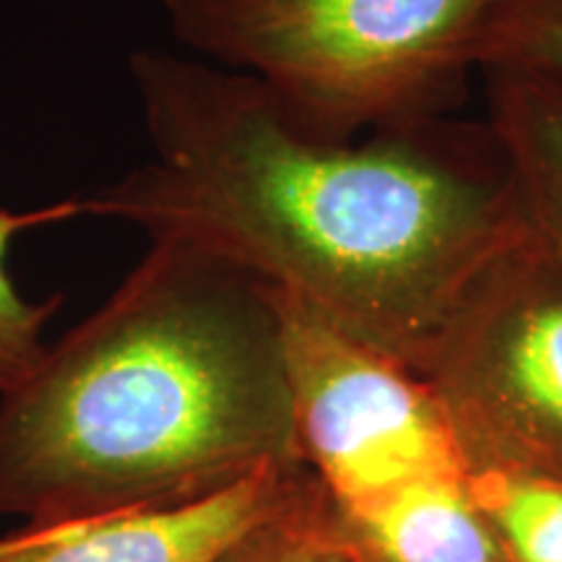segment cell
Returning <instances> with one entry per match:
<instances>
[{
	"mask_svg": "<svg viewBox=\"0 0 562 562\" xmlns=\"http://www.w3.org/2000/svg\"><path fill=\"white\" fill-rule=\"evenodd\" d=\"M271 463H305L277 307L178 237L0 396V516L26 526L201 501Z\"/></svg>",
	"mask_w": 562,
	"mask_h": 562,
	"instance_id": "cell-2",
	"label": "cell"
},
{
	"mask_svg": "<svg viewBox=\"0 0 562 562\" xmlns=\"http://www.w3.org/2000/svg\"><path fill=\"white\" fill-rule=\"evenodd\" d=\"M469 474L562 482V258L526 232L484 266L427 357Z\"/></svg>",
	"mask_w": 562,
	"mask_h": 562,
	"instance_id": "cell-4",
	"label": "cell"
},
{
	"mask_svg": "<svg viewBox=\"0 0 562 562\" xmlns=\"http://www.w3.org/2000/svg\"><path fill=\"white\" fill-rule=\"evenodd\" d=\"M480 74H518L562 87V0H495Z\"/></svg>",
	"mask_w": 562,
	"mask_h": 562,
	"instance_id": "cell-12",
	"label": "cell"
},
{
	"mask_svg": "<svg viewBox=\"0 0 562 562\" xmlns=\"http://www.w3.org/2000/svg\"><path fill=\"white\" fill-rule=\"evenodd\" d=\"M131 76L151 159L83 214L191 243L419 375L469 284L529 232L490 131L328 140L237 70L138 50Z\"/></svg>",
	"mask_w": 562,
	"mask_h": 562,
	"instance_id": "cell-1",
	"label": "cell"
},
{
	"mask_svg": "<svg viewBox=\"0 0 562 562\" xmlns=\"http://www.w3.org/2000/svg\"><path fill=\"white\" fill-rule=\"evenodd\" d=\"M81 214L83 203L79 199L30 211L0 209V396L16 389L37 368L47 349V344L42 341V331L58 307V297L30 302L16 290L9 266H5L11 240L26 229L66 222Z\"/></svg>",
	"mask_w": 562,
	"mask_h": 562,
	"instance_id": "cell-10",
	"label": "cell"
},
{
	"mask_svg": "<svg viewBox=\"0 0 562 562\" xmlns=\"http://www.w3.org/2000/svg\"><path fill=\"white\" fill-rule=\"evenodd\" d=\"M495 0H165L175 40L250 76L311 136L438 123L480 74Z\"/></svg>",
	"mask_w": 562,
	"mask_h": 562,
	"instance_id": "cell-3",
	"label": "cell"
},
{
	"mask_svg": "<svg viewBox=\"0 0 562 562\" xmlns=\"http://www.w3.org/2000/svg\"><path fill=\"white\" fill-rule=\"evenodd\" d=\"M469 490L508 562H562V482L474 472Z\"/></svg>",
	"mask_w": 562,
	"mask_h": 562,
	"instance_id": "cell-9",
	"label": "cell"
},
{
	"mask_svg": "<svg viewBox=\"0 0 562 562\" xmlns=\"http://www.w3.org/2000/svg\"><path fill=\"white\" fill-rule=\"evenodd\" d=\"M311 476L305 463H271L201 501L24 526L0 537V562H214Z\"/></svg>",
	"mask_w": 562,
	"mask_h": 562,
	"instance_id": "cell-6",
	"label": "cell"
},
{
	"mask_svg": "<svg viewBox=\"0 0 562 562\" xmlns=\"http://www.w3.org/2000/svg\"><path fill=\"white\" fill-rule=\"evenodd\" d=\"M334 508L351 562H508L467 472L422 476Z\"/></svg>",
	"mask_w": 562,
	"mask_h": 562,
	"instance_id": "cell-7",
	"label": "cell"
},
{
	"mask_svg": "<svg viewBox=\"0 0 562 562\" xmlns=\"http://www.w3.org/2000/svg\"><path fill=\"white\" fill-rule=\"evenodd\" d=\"M269 290V286H266ZM302 461L341 508L406 482L467 472L427 378L273 292Z\"/></svg>",
	"mask_w": 562,
	"mask_h": 562,
	"instance_id": "cell-5",
	"label": "cell"
},
{
	"mask_svg": "<svg viewBox=\"0 0 562 562\" xmlns=\"http://www.w3.org/2000/svg\"><path fill=\"white\" fill-rule=\"evenodd\" d=\"M214 562H351L328 492L311 476L290 503L252 526Z\"/></svg>",
	"mask_w": 562,
	"mask_h": 562,
	"instance_id": "cell-11",
	"label": "cell"
},
{
	"mask_svg": "<svg viewBox=\"0 0 562 562\" xmlns=\"http://www.w3.org/2000/svg\"><path fill=\"white\" fill-rule=\"evenodd\" d=\"M487 76V131L508 167L526 224L562 258V87L518 74Z\"/></svg>",
	"mask_w": 562,
	"mask_h": 562,
	"instance_id": "cell-8",
	"label": "cell"
}]
</instances>
